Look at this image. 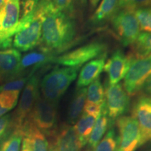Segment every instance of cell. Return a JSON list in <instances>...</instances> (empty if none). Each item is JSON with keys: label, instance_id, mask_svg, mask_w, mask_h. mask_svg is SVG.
Listing matches in <instances>:
<instances>
[{"label": "cell", "instance_id": "cell-1", "mask_svg": "<svg viewBox=\"0 0 151 151\" xmlns=\"http://www.w3.org/2000/svg\"><path fill=\"white\" fill-rule=\"evenodd\" d=\"M36 13L42 19L39 49L55 55L68 48L76 35L74 17L57 9L50 0H40Z\"/></svg>", "mask_w": 151, "mask_h": 151}, {"label": "cell", "instance_id": "cell-2", "mask_svg": "<svg viewBox=\"0 0 151 151\" xmlns=\"http://www.w3.org/2000/svg\"><path fill=\"white\" fill-rule=\"evenodd\" d=\"M80 68L56 67L46 73L40 82L42 97L57 106L69 87L77 78Z\"/></svg>", "mask_w": 151, "mask_h": 151}, {"label": "cell", "instance_id": "cell-3", "mask_svg": "<svg viewBox=\"0 0 151 151\" xmlns=\"http://www.w3.org/2000/svg\"><path fill=\"white\" fill-rule=\"evenodd\" d=\"M111 20L113 31L122 46H132L141 34L134 11L120 9Z\"/></svg>", "mask_w": 151, "mask_h": 151}, {"label": "cell", "instance_id": "cell-4", "mask_svg": "<svg viewBox=\"0 0 151 151\" xmlns=\"http://www.w3.org/2000/svg\"><path fill=\"white\" fill-rule=\"evenodd\" d=\"M107 46L102 42L94 41L74 50L55 56L53 63L62 67H79L106 54Z\"/></svg>", "mask_w": 151, "mask_h": 151}, {"label": "cell", "instance_id": "cell-5", "mask_svg": "<svg viewBox=\"0 0 151 151\" xmlns=\"http://www.w3.org/2000/svg\"><path fill=\"white\" fill-rule=\"evenodd\" d=\"M40 77L32 73L24 87L18 106L12 115V127H22L40 97Z\"/></svg>", "mask_w": 151, "mask_h": 151}, {"label": "cell", "instance_id": "cell-6", "mask_svg": "<svg viewBox=\"0 0 151 151\" xmlns=\"http://www.w3.org/2000/svg\"><path fill=\"white\" fill-rule=\"evenodd\" d=\"M130 59L129 67L123 83L124 90L129 97L140 92L151 77V55L144 58Z\"/></svg>", "mask_w": 151, "mask_h": 151}, {"label": "cell", "instance_id": "cell-7", "mask_svg": "<svg viewBox=\"0 0 151 151\" xmlns=\"http://www.w3.org/2000/svg\"><path fill=\"white\" fill-rule=\"evenodd\" d=\"M26 120L35 124L44 134L50 136L57 127V106L40 95Z\"/></svg>", "mask_w": 151, "mask_h": 151}, {"label": "cell", "instance_id": "cell-8", "mask_svg": "<svg viewBox=\"0 0 151 151\" xmlns=\"http://www.w3.org/2000/svg\"><path fill=\"white\" fill-rule=\"evenodd\" d=\"M105 105L111 122L127 113L130 108V99L123 85L120 83L116 85L106 83L104 89Z\"/></svg>", "mask_w": 151, "mask_h": 151}, {"label": "cell", "instance_id": "cell-9", "mask_svg": "<svg viewBox=\"0 0 151 151\" xmlns=\"http://www.w3.org/2000/svg\"><path fill=\"white\" fill-rule=\"evenodd\" d=\"M41 31L42 19L36 13L35 10L33 20L16 30L13 39L14 48L22 52L32 50L40 44Z\"/></svg>", "mask_w": 151, "mask_h": 151}, {"label": "cell", "instance_id": "cell-10", "mask_svg": "<svg viewBox=\"0 0 151 151\" xmlns=\"http://www.w3.org/2000/svg\"><path fill=\"white\" fill-rule=\"evenodd\" d=\"M118 129L117 151H136L140 147L141 131L139 124L133 117L123 116L116 120Z\"/></svg>", "mask_w": 151, "mask_h": 151}, {"label": "cell", "instance_id": "cell-11", "mask_svg": "<svg viewBox=\"0 0 151 151\" xmlns=\"http://www.w3.org/2000/svg\"><path fill=\"white\" fill-rule=\"evenodd\" d=\"M20 0H6L0 9V41L16 34L20 21Z\"/></svg>", "mask_w": 151, "mask_h": 151}, {"label": "cell", "instance_id": "cell-12", "mask_svg": "<svg viewBox=\"0 0 151 151\" xmlns=\"http://www.w3.org/2000/svg\"><path fill=\"white\" fill-rule=\"evenodd\" d=\"M132 117L140 128L141 146L151 141V97L144 94L138 97L132 106Z\"/></svg>", "mask_w": 151, "mask_h": 151}, {"label": "cell", "instance_id": "cell-13", "mask_svg": "<svg viewBox=\"0 0 151 151\" xmlns=\"http://www.w3.org/2000/svg\"><path fill=\"white\" fill-rule=\"evenodd\" d=\"M49 137L51 140L48 146L57 151H81L83 148L71 124H62Z\"/></svg>", "mask_w": 151, "mask_h": 151}, {"label": "cell", "instance_id": "cell-14", "mask_svg": "<svg viewBox=\"0 0 151 151\" xmlns=\"http://www.w3.org/2000/svg\"><path fill=\"white\" fill-rule=\"evenodd\" d=\"M21 54L16 48L0 49V83L7 82L21 74Z\"/></svg>", "mask_w": 151, "mask_h": 151}, {"label": "cell", "instance_id": "cell-15", "mask_svg": "<svg viewBox=\"0 0 151 151\" xmlns=\"http://www.w3.org/2000/svg\"><path fill=\"white\" fill-rule=\"evenodd\" d=\"M131 59L120 50H117L105 62L104 69L108 75V84L119 83L124 78L129 69Z\"/></svg>", "mask_w": 151, "mask_h": 151}, {"label": "cell", "instance_id": "cell-16", "mask_svg": "<svg viewBox=\"0 0 151 151\" xmlns=\"http://www.w3.org/2000/svg\"><path fill=\"white\" fill-rule=\"evenodd\" d=\"M106 60V54L87 62L81 69L76 81V88H86L99 76L104 70Z\"/></svg>", "mask_w": 151, "mask_h": 151}, {"label": "cell", "instance_id": "cell-17", "mask_svg": "<svg viewBox=\"0 0 151 151\" xmlns=\"http://www.w3.org/2000/svg\"><path fill=\"white\" fill-rule=\"evenodd\" d=\"M55 55L39 49L24 55L21 58L20 69L21 73L24 70L31 69V73H35L37 69H41L42 67L53 63Z\"/></svg>", "mask_w": 151, "mask_h": 151}, {"label": "cell", "instance_id": "cell-18", "mask_svg": "<svg viewBox=\"0 0 151 151\" xmlns=\"http://www.w3.org/2000/svg\"><path fill=\"white\" fill-rule=\"evenodd\" d=\"M24 136L29 141L31 151H48V143L45 134L28 120L22 124Z\"/></svg>", "mask_w": 151, "mask_h": 151}, {"label": "cell", "instance_id": "cell-19", "mask_svg": "<svg viewBox=\"0 0 151 151\" xmlns=\"http://www.w3.org/2000/svg\"><path fill=\"white\" fill-rule=\"evenodd\" d=\"M109 125L112 127L113 122H111L110 119L107 115L105 102L104 101L102 106H101V113L97 118L93 129L90 134L89 141L87 144L88 148V150H90L95 148V146L99 143V141L102 139Z\"/></svg>", "mask_w": 151, "mask_h": 151}, {"label": "cell", "instance_id": "cell-20", "mask_svg": "<svg viewBox=\"0 0 151 151\" xmlns=\"http://www.w3.org/2000/svg\"><path fill=\"white\" fill-rule=\"evenodd\" d=\"M86 99L87 88H76L67 109L68 124L73 125L77 122L83 111Z\"/></svg>", "mask_w": 151, "mask_h": 151}, {"label": "cell", "instance_id": "cell-21", "mask_svg": "<svg viewBox=\"0 0 151 151\" xmlns=\"http://www.w3.org/2000/svg\"><path fill=\"white\" fill-rule=\"evenodd\" d=\"M119 10V0H102L90 18L93 24H101L111 19Z\"/></svg>", "mask_w": 151, "mask_h": 151}, {"label": "cell", "instance_id": "cell-22", "mask_svg": "<svg viewBox=\"0 0 151 151\" xmlns=\"http://www.w3.org/2000/svg\"><path fill=\"white\" fill-rule=\"evenodd\" d=\"M97 118L96 117L83 112L82 115L73 125L82 148L88 144Z\"/></svg>", "mask_w": 151, "mask_h": 151}, {"label": "cell", "instance_id": "cell-23", "mask_svg": "<svg viewBox=\"0 0 151 151\" xmlns=\"http://www.w3.org/2000/svg\"><path fill=\"white\" fill-rule=\"evenodd\" d=\"M23 138L22 127H12L11 129L0 139V151H20Z\"/></svg>", "mask_w": 151, "mask_h": 151}, {"label": "cell", "instance_id": "cell-24", "mask_svg": "<svg viewBox=\"0 0 151 151\" xmlns=\"http://www.w3.org/2000/svg\"><path fill=\"white\" fill-rule=\"evenodd\" d=\"M131 58H140L151 55V33L140 34L136 42L132 45Z\"/></svg>", "mask_w": 151, "mask_h": 151}, {"label": "cell", "instance_id": "cell-25", "mask_svg": "<svg viewBox=\"0 0 151 151\" xmlns=\"http://www.w3.org/2000/svg\"><path fill=\"white\" fill-rule=\"evenodd\" d=\"M20 93V91L0 92V118L16 106Z\"/></svg>", "mask_w": 151, "mask_h": 151}, {"label": "cell", "instance_id": "cell-26", "mask_svg": "<svg viewBox=\"0 0 151 151\" xmlns=\"http://www.w3.org/2000/svg\"><path fill=\"white\" fill-rule=\"evenodd\" d=\"M105 100L104 88L100 78L90 83L87 88L86 101L97 104H102Z\"/></svg>", "mask_w": 151, "mask_h": 151}, {"label": "cell", "instance_id": "cell-27", "mask_svg": "<svg viewBox=\"0 0 151 151\" xmlns=\"http://www.w3.org/2000/svg\"><path fill=\"white\" fill-rule=\"evenodd\" d=\"M118 143V139L116 130L111 127V129L106 133L95 148L86 151H117Z\"/></svg>", "mask_w": 151, "mask_h": 151}, {"label": "cell", "instance_id": "cell-28", "mask_svg": "<svg viewBox=\"0 0 151 151\" xmlns=\"http://www.w3.org/2000/svg\"><path fill=\"white\" fill-rule=\"evenodd\" d=\"M134 14L140 29L146 33H151V7L138 9L134 11Z\"/></svg>", "mask_w": 151, "mask_h": 151}, {"label": "cell", "instance_id": "cell-29", "mask_svg": "<svg viewBox=\"0 0 151 151\" xmlns=\"http://www.w3.org/2000/svg\"><path fill=\"white\" fill-rule=\"evenodd\" d=\"M31 73L24 76H19L13 80L9 81L0 86V92L3 91H21L27 83Z\"/></svg>", "mask_w": 151, "mask_h": 151}, {"label": "cell", "instance_id": "cell-30", "mask_svg": "<svg viewBox=\"0 0 151 151\" xmlns=\"http://www.w3.org/2000/svg\"><path fill=\"white\" fill-rule=\"evenodd\" d=\"M151 7V0H119V9L135 11Z\"/></svg>", "mask_w": 151, "mask_h": 151}, {"label": "cell", "instance_id": "cell-31", "mask_svg": "<svg viewBox=\"0 0 151 151\" xmlns=\"http://www.w3.org/2000/svg\"><path fill=\"white\" fill-rule=\"evenodd\" d=\"M55 7L62 12L73 17L74 6L73 0H50Z\"/></svg>", "mask_w": 151, "mask_h": 151}, {"label": "cell", "instance_id": "cell-32", "mask_svg": "<svg viewBox=\"0 0 151 151\" xmlns=\"http://www.w3.org/2000/svg\"><path fill=\"white\" fill-rule=\"evenodd\" d=\"M12 127V115L6 114L0 118V139Z\"/></svg>", "mask_w": 151, "mask_h": 151}, {"label": "cell", "instance_id": "cell-33", "mask_svg": "<svg viewBox=\"0 0 151 151\" xmlns=\"http://www.w3.org/2000/svg\"><path fill=\"white\" fill-rule=\"evenodd\" d=\"M40 0H22V17L26 16L36 10Z\"/></svg>", "mask_w": 151, "mask_h": 151}, {"label": "cell", "instance_id": "cell-34", "mask_svg": "<svg viewBox=\"0 0 151 151\" xmlns=\"http://www.w3.org/2000/svg\"><path fill=\"white\" fill-rule=\"evenodd\" d=\"M101 106H102V104H97L86 101L83 112L86 113L90 116L98 118L101 113Z\"/></svg>", "mask_w": 151, "mask_h": 151}, {"label": "cell", "instance_id": "cell-35", "mask_svg": "<svg viewBox=\"0 0 151 151\" xmlns=\"http://www.w3.org/2000/svg\"><path fill=\"white\" fill-rule=\"evenodd\" d=\"M142 90H143V92H144V95L151 97V77L144 84Z\"/></svg>", "mask_w": 151, "mask_h": 151}, {"label": "cell", "instance_id": "cell-36", "mask_svg": "<svg viewBox=\"0 0 151 151\" xmlns=\"http://www.w3.org/2000/svg\"><path fill=\"white\" fill-rule=\"evenodd\" d=\"M13 44V39L12 37L9 38V39H4L3 41H0V49H5L11 48Z\"/></svg>", "mask_w": 151, "mask_h": 151}, {"label": "cell", "instance_id": "cell-37", "mask_svg": "<svg viewBox=\"0 0 151 151\" xmlns=\"http://www.w3.org/2000/svg\"><path fill=\"white\" fill-rule=\"evenodd\" d=\"M20 151H31V148H30L29 141H28L27 138H26L24 136L23 138V141H22V148Z\"/></svg>", "mask_w": 151, "mask_h": 151}, {"label": "cell", "instance_id": "cell-38", "mask_svg": "<svg viewBox=\"0 0 151 151\" xmlns=\"http://www.w3.org/2000/svg\"><path fill=\"white\" fill-rule=\"evenodd\" d=\"M100 0H90V6L92 9H94L95 7H97V6L99 4Z\"/></svg>", "mask_w": 151, "mask_h": 151}, {"label": "cell", "instance_id": "cell-39", "mask_svg": "<svg viewBox=\"0 0 151 151\" xmlns=\"http://www.w3.org/2000/svg\"><path fill=\"white\" fill-rule=\"evenodd\" d=\"M77 2H78L79 4L81 6H86L87 4V2H88V0H76Z\"/></svg>", "mask_w": 151, "mask_h": 151}, {"label": "cell", "instance_id": "cell-40", "mask_svg": "<svg viewBox=\"0 0 151 151\" xmlns=\"http://www.w3.org/2000/svg\"><path fill=\"white\" fill-rule=\"evenodd\" d=\"M5 1H6V0H0V9H1V7L4 5V4Z\"/></svg>", "mask_w": 151, "mask_h": 151}, {"label": "cell", "instance_id": "cell-41", "mask_svg": "<svg viewBox=\"0 0 151 151\" xmlns=\"http://www.w3.org/2000/svg\"><path fill=\"white\" fill-rule=\"evenodd\" d=\"M48 151H57V150H55V149L53 148H52V147L48 146Z\"/></svg>", "mask_w": 151, "mask_h": 151}, {"label": "cell", "instance_id": "cell-42", "mask_svg": "<svg viewBox=\"0 0 151 151\" xmlns=\"http://www.w3.org/2000/svg\"><path fill=\"white\" fill-rule=\"evenodd\" d=\"M148 151H151V150H148Z\"/></svg>", "mask_w": 151, "mask_h": 151}]
</instances>
